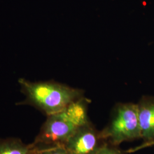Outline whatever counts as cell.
Here are the masks:
<instances>
[{"label":"cell","mask_w":154,"mask_h":154,"mask_svg":"<svg viewBox=\"0 0 154 154\" xmlns=\"http://www.w3.org/2000/svg\"><path fill=\"white\" fill-rule=\"evenodd\" d=\"M25 96L21 105H30L47 116L59 112L72 102L83 97V91L55 81L31 82L18 79Z\"/></svg>","instance_id":"6da1fadb"},{"label":"cell","mask_w":154,"mask_h":154,"mask_svg":"<svg viewBox=\"0 0 154 154\" xmlns=\"http://www.w3.org/2000/svg\"><path fill=\"white\" fill-rule=\"evenodd\" d=\"M88 103V99L83 97L60 112L47 116L33 143L38 145H65L80 127L90 122Z\"/></svg>","instance_id":"7a4b0ae2"},{"label":"cell","mask_w":154,"mask_h":154,"mask_svg":"<svg viewBox=\"0 0 154 154\" xmlns=\"http://www.w3.org/2000/svg\"><path fill=\"white\" fill-rule=\"evenodd\" d=\"M106 143L118 147L122 143L141 138L137 104L118 103L109 125L100 131Z\"/></svg>","instance_id":"3957f363"},{"label":"cell","mask_w":154,"mask_h":154,"mask_svg":"<svg viewBox=\"0 0 154 154\" xmlns=\"http://www.w3.org/2000/svg\"><path fill=\"white\" fill-rule=\"evenodd\" d=\"M105 144L91 122L80 127L65 144L70 154H95Z\"/></svg>","instance_id":"277c9868"},{"label":"cell","mask_w":154,"mask_h":154,"mask_svg":"<svg viewBox=\"0 0 154 154\" xmlns=\"http://www.w3.org/2000/svg\"><path fill=\"white\" fill-rule=\"evenodd\" d=\"M137 106L141 138L144 143L127 151V152H133L154 145V97L143 96Z\"/></svg>","instance_id":"5b68a950"},{"label":"cell","mask_w":154,"mask_h":154,"mask_svg":"<svg viewBox=\"0 0 154 154\" xmlns=\"http://www.w3.org/2000/svg\"><path fill=\"white\" fill-rule=\"evenodd\" d=\"M33 144H26L18 138L0 139V154H32Z\"/></svg>","instance_id":"8992f818"},{"label":"cell","mask_w":154,"mask_h":154,"mask_svg":"<svg viewBox=\"0 0 154 154\" xmlns=\"http://www.w3.org/2000/svg\"><path fill=\"white\" fill-rule=\"evenodd\" d=\"M32 154H70L64 145H38L33 143Z\"/></svg>","instance_id":"52a82bcc"},{"label":"cell","mask_w":154,"mask_h":154,"mask_svg":"<svg viewBox=\"0 0 154 154\" xmlns=\"http://www.w3.org/2000/svg\"><path fill=\"white\" fill-rule=\"evenodd\" d=\"M95 154H124L117 147L105 144Z\"/></svg>","instance_id":"ba28073f"}]
</instances>
